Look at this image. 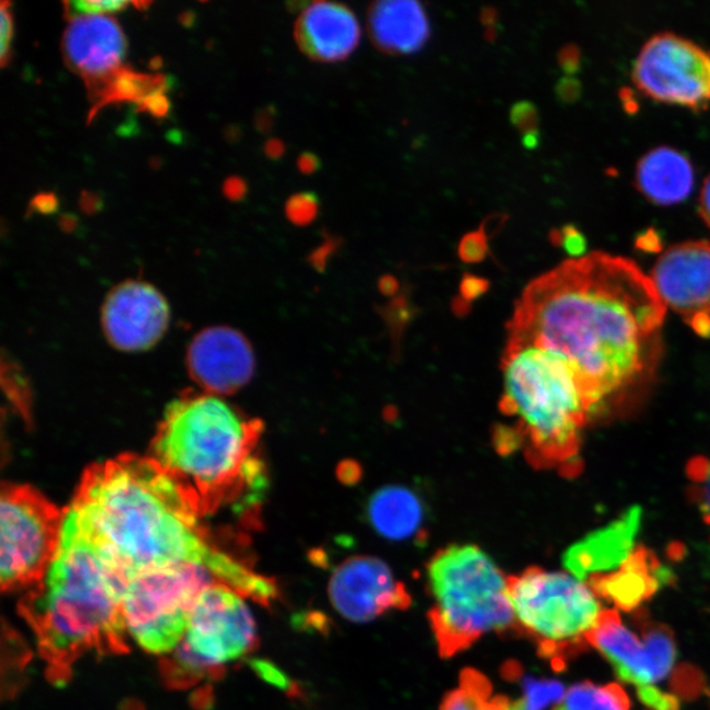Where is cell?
<instances>
[{
	"label": "cell",
	"mask_w": 710,
	"mask_h": 710,
	"mask_svg": "<svg viewBox=\"0 0 710 710\" xmlns=\"http://www.w3.org/2000/svg\"><path fill=\"white\" fill-rule=\"evenodd\" d=\"M213 582L212 573L201 564L138 573L123 597L127 632L147 653H173L186 637L198 597Z\"/></svg>",
	"instance_id": "cell-8"
},
{
	"label": "cell",
	"mask_w": 710,
	"mask_h": 710,
	"mask_svg": "<svg viewBox=\"0 0 710 710\" xmlns=\"http://www.w3.org/2000/svg\"><path fill=\"white\" fill-rule=\"evenodd\" d=\"M587 642L611 663L621 682L654 685L667 677L650 644L632 632L614 609L602 612Z\"/></svg>",
	"instance_id": "cell-17"
},
{
	"label": "cell",
	"mask_w": 710,
	"mask_h": 710,
	"mask_svg": "<svg viewBox=\"0 0 710 710\" xmlns=\"http://www.w3.org/2000/svg\"><path fill=\"white\" fill-rule=\"evenodd\" d=\"M170 320L167 301L149 283L128 280L115 287L103 306L106 339L117 349L145 350L161 339Z\"/></svg>",
	"instance_id": "cell-14"
},
{
	"label": "cell",
	"mask_w": 710,
	"mask_h": 710,
	"mask_svg": "<svg viewBox=\"0 0 710 710\" xmlns=\"http://www.w3.org/2000/svg\"><path fill=\"white\" fill-rule=\"evenodd\" d=\"M700 213L704 221L710 227V174L704 180L700 192Z\"/></svg>",
	"instance_id": "cell-45"
},
{
	"label": "cell",
	"mask_w": 710,
	"mask_h": 710,
	"mask_svg": "<svg viewBox=\"0 0 710 710\" xmlns=\"http://www.w3.org/2000/svg\"><path fill=\"white\" fill-rule=\"evenodd\" d=\"M521 688L522 697L517 701L522 710H546L550 705H559L566 695L563 685L558 680L532 676L522 677Z\"/></svg>",
	"instance_id": "cell-28"
},
{
	"label": "cell",
	"mask_w": 710,
	"mask_h": 710,
	"mask_svg": "<svg viewBox=\"0 0 710 710\" xmlns=\"http://www.w3.org/2000/svg\"><path fill=\"white\" fill-rule=\"evenodd\" d=\"M360 38L357 16L342 3H309L295 24L296 44L313 61H343L357 49Z\"/></svg>",
	"instance_id": "cell-18"
},
{
	"label": "cell",
	"mask_w": 710,
	"mask_h": 710,
	"mask_svg": "<svg viewBox=\"0 0 710 710\" xmlns=\"http://www.w3.org/2000/svg\"><path fill=\"white\" fill-rule=\"evenodd\" d=\"M59 224H61L62 229L70 232V230H74V228H76V218L73 215H65L59 221Z\"/></svg>",
	"instance_id": "cell-51"
},
{
	"label": "cell",
	"mask_w": 710,
	"mask_h": 710,
	"mask_svg": "<svg viewBox=\"0 0 710 710\" xmlns=\"http://www.w3.org/2000/svg\"><path fill=\"white\" fill-rule=\"evenodd\" d=\"M694 166L686 156L670 147L649 150L637 164L635 183L644 197L659 204H674L694 188Z\"/></svg>",
	"instance_id": "cell-22"
},
{
	"label": "cell",
	"mask_w": 710,
	"mask_h": 710,
	"mask_svg": "<svg viewBox=\"0 0 710 710\" xmlns=\"http://www.w3.org/2000/svg\"><path fill=\"white\" fill-rule=\"evenodd\" d=\"M59 207L58 198L52 192H41L36 195L29 204V212L43 213V215H52L57 212Z\"/></svg>",
	"instance_id": "cell-40"
},
{
	"label": "cell",
	"mask_w": 710,
	"mask_h": 710,
	"mask_svg": "<svg viewBox=\"0 0 710 710\" xmlns=\"http://www.w3.org/2000/svg\"><path fill=\"white\" fill-rule=\"evenodd\" d=\"M260 433L259 421L239 416L218 396L189 395L166 411L149 457L203 519L260 479L254 458Z\"/></svg>",
	"instance_id": "cell-4"
},
{
	"label": "cell",
	"mask_w": 710,
	"mask_h": 710,
	"mask_svg": "<svg viewBox=\"0 0 710 710\" xmlns=\"http://www.w3.org/2000/svg\"><path fill=\"white\" fill-rule=\"evenodd\" d=\"M123 597L96 553L64 523L46 576L20 603L53 682L64 683L71 664L90 651L126 653Z\"/></svg>",
	"instance_id": "cell-3"
},
{
	"label": "cell",
	"mask_w": 710,
	"mask_h": 710,
	"mask_svg": "<svg viewBox=\"0 0 710 710\" xmlns=\"http://www.w3.org/2000/svg\"><path fill=\"white\" fill-rule=\"evenodd\" d=\"M638 242L641 244L642 248H646V245H650L649 250H651V248L654 250V244H655V242H659V239L656 238L655 233H650V238H646V236L644 235L641 236V238L638 239Z\"/></svg>",
	"instance_id": "cell-52"
},
{
	"label": "cell",
	"mask_w": 710,
	"mask_h": 710,
	"mask_svg": "<svg viewBox=\"0 0 710 710\" xmlns=\"http://www.w3.org/2000/svg\"><path fill=\"white\" fill-rule=\"evenodd\" d=\"M484 37L485 40L490 41V43H493L497 37L496 26H490V28H485Z\"/></svg>",
	"instance_id": "cell-53"
},
{
	"label": "cell",
	"mask_w": 710,
	"mask_h": 710,
	"mask_svg": "<svg viewBox=\"0 0 710 710\" xmlns=\"http://www.w3.org/2000/svg\"><path fill=\"white\" fill-rule=\"evenodd\" d=\"M100 206H102V201L97 199V198L95 197V194L83 192L81 199V208L83 211L87 213L96 212L97 209L100 208Z\"/></svg>",
	"instance_id": "cell-48"
},
{
	"label": "cell",
	"mask_w": 710,
	"mask_h": 710,
	"mask_svg": "<svg viewBox=\"0 0 710 710\" xmlns=\"http://www.w3.org/2000/svg\"><path fill=\"white\" fill-rule=\"evenodd\" d=\"M161 671L165 682L177 688H185L200 682L203 677L220 676L221 674V668L213 667L189 649L185 639L174 650L173 655L162 662Z\"/></svg>",
	"instance_id": "cell-27"
},
{
	"label": "cell",
	"mask_w": 710,
	"mask_h": 710,
	"mask_svg": "<svg viewBox=\"0 0 710 710\" xmlns=\"http://www.w3.org/2000/svg\"><path fill=\"white\" fill-rule=\"evenodd\" d=\"M2 22H0V62L5 67L11 58V44L14 37V16L11 12V3H2Z\"/></svg>",
	"instance_id": "cell-36"
},
{
	"label": "cell",
	"mask_w": 710,
	"mask_h": 710,
	"mask_svg": "<svg viewBox=\"0 0 710 710\" xmlns=\"http://www.w3.org/2000/svg\"><path fill=\"white\" fill-rule=\"evenodd\" d=\"M65 513L26 484H5L2 514V590L36 587L57 554Z\"/></svg>",
	"instance_id": "cell-9"
},
{
	"label": "cell",
	"mask_w": 710,
	"mask_h": 710,
	"mask_svg": "<svg viewBox=\"0 0 710 710\" xmlns=\"http://www.w3.org/2000/svg\"><path fill=\"white\" fill-rule=\"evenodd\" d=\"M138 108L141 111L149 112L152 117H162L167 115L170 105H168V99L165 93H157L147 97L144 102L138 105Z\"/></svg>",
	"instance_id": "cell-41"
},
{
	"label": "cell",
	"mask_w": 710,
	"mask_h": 710,
	"mask_svg": "<svg viewBox=\"0 0 710 710\" xmlns=\"http://www.w3.org/2000/svg\"><path fill=\"white\" fill-rule=\"evenodd\" d=\"M192 378L211 395L241 389L254 372V357L247 340L229 328H209L198 334L188 350Z\"/></svg>",
	"instance_id": "cell-16"
},
{
	"label": "cell",
	"mask_w": 710,
	"mask_h": 710,
	"mask_svg": "<svg viewBox=\"0 0 710 710\" xmlns=\"http://www.w3.org/2000/svg\"><path fill=\"white\" fill-rule=\"evenodd\" d=\"M507 220L508 216L504 215V213H493V215L488 216V218H485L479 229L483 230L488 238H492V237H495L497 233L502 229V227L507 223Z\"/></svg>",
	"instance_id": "cell-43"
},
{
	"label": "cell",
	"mask_w": 710,
	"mask_h": 710,
	"mask_svg": "<svg viewBox=\"0 0 710 710\" xmlns=\"http://www.w3.org/2000/svg\"><path fill=\"white\" fill-rule=\"evenodd\" d=\"M488 287H490V283H488V280L483 279V278L466 274L464 275L463 279H462L461 294L463 296V299L472 300V299L483 295L484 292L487 291Z\"/></svg>",
	"instance_id": "cell-39"
},
{
	"label": "cell",
	"mask_w": 710,
	"mask_h": 710,
	"mask_svg": "<svg viewBox=\"0 0 710 710\" xmlns=\"http://www.w3.org/2000/svg\"><path fill=\"white\" fill-rule=\"evenodd\" d=\"M553 710H558V708H556V706H555V708H554V709H553Z\"/></svg>",
	"instance_id": "cell-55"
},
{
	"label": "cell",
	"mask_w": 710,
	"mask_h": 710,
	"mask_svg": "<svg viewBox=\"0 0 710 710\" xmlns=\"http://www.w3.org/2000/svg\"><path fill=\"white\" fill-rule=\"evenodd\" d=\"M665 304L698 336L710 337V241L691 239L665 248L650 275Z\"/></svg>",
	"instance_id": "cell-12"
},
{
	"label": "cell",
	"mask_w": 710,
	"mask_h": 710,
	"mask_svg": "<svg viewBox=\"0 0 710 710\" xmlns=\"http://www.w3.org/2000/svg\"><path fill=\"white\" fill-rule=\"evenodd\" d=\"M638 698L650 710H680L679 698L655 685L637 686Z\"/></svg>",
	"instance_id": "cell-33"
},
{
	"label": "cell",
	"mask_w": 710,
	"mask_h": 710,
	"mask_svg": "<svg viewBox=\"0 0 710 710\" xmlns=\"http://www.w3.org/2000/svg\"><path fill=\"white\" fill-rule=\"evenodd\" d=\"M633 81L653 99L698 108L710 102V52L694 41L661 32L644 43Z\"/></svg>",
	"instance_id": "cell-10"
},
{
	"label": "cell",
	"mask_w": 710,
	"mask_h": 710,
	"mask_svg": "<svg viewBox=\"0 0 710 710\" xmlns=\"http://www.w3.org/2000/svg\"><path fill=\"white\" fill-rule=\"evenodd\" d=\"M379 284H380L381 292L386 295H392L398 289V280L390 275L381 278Z\"/></svg>",
	"instance_id": "cell-50"
},
{
	"label": "cell",
	"mask_w": 710,
	"mask_h": 710,
	"mask_svg": "<svg viewBox=\"0 0 710 710\" xmlns=\"http://www.w3.org/2000/svg\"><path fill=\"white\" fill-rule=\"evenodd\" d=\"M550 239L554 244L563 245L567 248L568 253L573 254L575 257L583 256L585 239L583 238L582 233H579L576 228L566 225L563 229L553 230L550 233Z\"/></svg>",
	"instance_id": "cell-38"
},
{
	"label": "cell",
	"mask_w": 710,
	"mask_h": 710,
	"mask_svg": "<svg viewBox=\"0 0 710 710\" xmlns=\"http://www.w3.org/2000/svg\"><path fill=\"white\" fill-rule=\"evenodd\" d=\"M370 525L380 537L407 541L421 537L425 513L420 497L402 485H386L370 497Z\"/></svg>",
	"instance_id": "cell-23"
},
{
	"label": "cell",
	"mask_w": 710,
	"mask_h": 710,
	"mask_svg": "<svg viewBox=\"0 0 710 710\" xmlns=\"http://www.w3.org/2000/svg\"><path fill=\"white\" fill-rule=\"evenodd\" d=\"M185 642L204 662L221 668L257 646L256 621L241 594L213 583L195 603Z\"/></svg>",
	"instance_id": "cell-11"
},
{
	"label": "cell",
	"mask_w": 710,
	"mask_h": 710,
	"mask_svg": "<svg viewBox=\"0 0 710 710\" xmlns=\"http://www.w3.org/2000/svg\"><path fill=\"white\" fill-rule=\"evenodd\" d=\"M514 701L493 694L484 674L467 668L461 674L460 686L449 692L440 710H512Z\"/></svg>",
	"instance_id": "cell-25"
},
{
	"label": "cell",
	"mask_w": 710,
	"mask_h": 710,
	"mask_svg": "<svg viewBox=\"0 0 710 710\" xmlns=\"http://www.w3.org/2000/svg\"><path fill=\"white\" fill-rule=\"evenodd\" d=\"M512 710H522V709H521V706H520L519 701H517V700H516V701H514V703H513V708H512Z\"/></svg>",
	"instance_id": "cell-54"
},
{
	"label": "cell",
	"mask_w": 710,
	"mask_h": 710,
	"mask_svg": "<svg viewBox=\"0 0 710 710\" xmlns=\"http://www.w3.org/2000/svg\"><path fill=\"white\" fill-rule=\"evenodd\" d=\"M630 698L623 686L596 685L591 682L571 686L558 710H630Z\"/></svg>",
	"instance_id": "cell-26"
},
{
	"label": "cell",
	"mask_w": 710,
	"mask_h": 710,
	"mask_svg": "<svg viewBox=\"0 0 710 710\" xmlns=\"http://www.w3.org/2000/svg\"><path fill=\"white\" fill-rule=\"evenodd\" d=\"M321 167V161L316 154L310 152H304L299 156L298 168L300 173L310 176V174L316 173Z\"/></svg>",
	"instance_id": "cell-44"
},
{
	"label": "cell",
	"mask_w": 710,
	"mask_h": 710,
	"mask_svg": "<svg viewBox=\"0 0 710 710\" xmlns=\"http://www.w3.org/2000/svg\"><path fill=\"white\" fill-rule=\"evenodd\" d=\"M128 7V3L121 0H105V2H65L64 12L66 19L76 20L79 17L97 16V15L114 14Z\"/></svg>",
	"instance_id": "cell-31"
},
{
	"label": "cell",
	"mask_w": 710,
	"mask_h": 710,
	"mask_svg": "<svg viewBox=\"0 0 710 710\" xmlns=\"http://www.w3.org/2000/svg\"><path fill=\"white\" fill-rule=\"evenodd\" d=\"M275 112L274 108L269 106V108L262 109L259 115H257L256 124L257 128L260 132L266 133L271 129L272 124H274Z\"/></svg>",
	"instance_id": "cell-46"
},
{
	"label": "cell",
	"mask_w": 710,
	"mask_h": 710,
	"mask_svg": "<svg viewBox=\"0 0 710 710\" xmlns=\"http://www.w3.org/2000/svg\"><path fill=\"white\" fill-rule=\"evenodd\" d=\"M167 83L168 79L164 76H149L123 67L102 85L88 91L94 105L90 118L94 117L102 106L112 103L133 102L138 106L150 95L165 93L167 90Z\"/></svg>",
	"instance_id": "cell-24"
},
{
	"label": "cell",
	"mask_w": 710,
	"mask_h": 710,
	"mask_svg": "<svg viewBox=\"0 0 710 710\" xmlns=\"http://www.w3.org/2000/svg\"><path fill=\"white\" fill-rule=\"evenodd\" d=\"M667 307L650 275L625 257L592 251L532 279L508 325V345L554 351L596 402L641 389L662 355Z\"/></svg>",
	"instance_id": "cell-1"
},
{
	"label": "cell",
	"mask_w": 710,
	"mask_h": 710,
	"mask_svg": "<svg viewBox=\"0 0 710 710\" xmlns=\"http://www.w3.org/2000/svg\"><path fill=\"white\" fill-rule=\"evenodd\" d=\"M200 521L152 458L123 454L86 470L64 523L127 591L135 576L154 568L208 567L218 549Z\"/></svg>",
	"instance_id": "cell-2"
},
{
	"label": "cell",
	"mask_w": 710,
	"mask_h": 710,
	"mask_svg": "<svg viewBox=\"0 0 710 710\" xmlns=\"http://www.w3.org/2000/svg\"><path fill=\"white\" fill-rule=\"evenodd\" d=\"M508 594L517 634L531 639L556 670L582 649L603 612L587 584L541 567L508 576Z\"/></svg>",
	"instance_id": "cell-7"
},
{
	"label": "cell",
	"mask_w": 710,
	"mask_h": 710,
	"mask_svg": "<svg viewBox=\"0 0 710 710\" xmlns=\"http://www.w3.org/2000/svg\"><path fill=\"white\" fill-rule=\"evenodd\" d=\"M370 37L386 55H412L431 37V23L424 5L405 0H383L367 11Z\"/></svg>",
	"instance_id": "cell-20"
},
{
	"label": "cell",
	"mask_w": 710,
	"mask_h": 710,
	"mask_svg": "<svg viewBox=\"0 0 710 710\" xmlns=\"http://www.w3.org/2000/svg\"><path fill=\"white\" fill-rule=\"evenodd\" d=\"M502 413L529 463L573 478L583 469V436L599 413L573 367L561 355L532 345H508L502 358Z\"/></svg>",
	"instance_id": "cell-5"
},
{
	"label": "cell",
	"mask_w": 710,
	"mask_h": 710,
	"mask_svg": "<svg viewBox=\"0 0 710 710\" xmlns=\"http://www.w3.org/2000/svg\"><path fill=\"white\" fill-rule=\"evenodd\" d=\"M251 663H253L254 670L263 677V680L278 686V688L283 689L287 694L300 696L299 686L282 670H279L277 665L268 661H262V659H257V661Z\"/></svg>",
	"instance_id": "cell-34"
},
{
	"label": "cell",
	"mask_w": 710,
	"mask_h": 710,
	"mask_svg": "<svg viewBox=\"0 0 710 710\" xmlns=\"http://www.w3.org/2000/svg\"><path fill=\"white\" fill-rule=\"evenodd\" d=\"M488 237L482 229L469 232L462 237L458 245V256L466 263H479L487 259L490 253Z\"/></svg>",
	"instance_id": "cell-32"
},
{
	"label": "cell",
	"mask_w": 710,
	"mask_h": 710,
	"mask_svg": "<svg viewBox=\"0 0 710 710\" xmlns=\"http://www.w3.org/2000/svg\"><path fill=\"white\" fill-rule=\"evenodd\" d=\"M637 528L638 514H627L625 519L570 547L563 556L564 567L580 582L617 570L634 552L633 541Z\"/></svg>",
	"instance_id": "cell-21"
},
{
	"label": "cell",
	"mask_w": 710,
	"mask_h": 710,
	"mask_svg": "<svg viewBox=\"0 0 710 710\" xmlns=\"http://www.w3.org/2000/svg\"><path fill=\"white\" fill-rule=\"evenodd\" d=\"M342 239L340 237L324 233V239L319 248H316L308 257V262L319 271H324L328 262L334 253L341 247Z\"/></svg>",
	"instance_id": "cell-37"
},
{
	"label": "cell",
	"mask_w": 710,
	"mask_h": 710,
	"mask_svg": "<svg viewBox=\"0 0 710 710\" xmlns=\"http://www.w3.org/2000/svg\"><path fill=\"white\" fill-rule=\"evenodd\" d=\"M428 618L438 653L449 659L490 633H516L508 576L472 543L450 544L426 564Z\"/></svg>",
	"instance_id": "cell-6"
},
{
	"label": "cell",
	"mask_w": 710,
	"mask_h": 710,
	"mask_svg": "<svg viewBox=\"0 0 710 710\" xmlns=\"http://www.w3.org/2000/svg\"><path fill=\"white\" fill-rule=\"evenodd\" d=\"M65 64L91 91L123 69L127 38L108 15L71 20L62 38Z\"/></svg>",
	"instance_id": "cell-15"
},
{
	"label": "cell",
	"mask_w": 710,
	"mask_h": 710,
	"mask_svg": "<svg viewBox=\"0 0 710 710\" xmlns=\"http://www.w3.org/2000/svg\"><path fill=\"white\" fill-rule=\"evenodd\" d=\"M688 476L694 484V495L704 519L710 523V460L696 458L688 464Z\"/></svg>",
	"instance_id": "cell-29"
},
{
	"label": "cell",
	"mask_w": 710,
	"mask_h": 710,
	"mask_svg": "<svg viewBox=\"0 0 710 710\" xmlns=\"http://www.w3.org/2000/svg\"><path fill=\"white\" fill-rule=\"evenodd\" d=\"M331 605L351 623H370L390 611H407L412 597L389 564L374 556H351L328 584Z\"/></svg>",
	"instance_id": "cell-13"
},
{
	"label": "cell",
	"mask_w": 710,
	"mask_h": 710,
	"mask_svg": "<svg viewBox=\"0 0 710 710\" xmlns=\"http://www.w3.org/2000/svg\"><path fill=\"white\" fill-rule=\"evenodd\" d=\"M673 579V573L662 566L651 550L638 546L623 566L592 575L587 585L596 597L614 604L618 611L634 612Z\"/></svg>",
	"instance_id": "cell-19"
},
{
	"label": "cell",
	"mask_w": 710,
	"mask_h": 710,
	"mask_svg": "<svg viewBox=\"0 0 710 710\" xmlns=\"http://www.w3.org/2000/svg\"><path fill=\"white\" fill-rule=\"evenodd\" d=\"M284 152H286V147L279 138H270L265 145V153L269 158L279 159L282 158Z\"/></svg>",
	"instance_id": "cell-47"
},
{
	"label": "cell",
	"mask_w": 710,
	"mask_h": 710,
	"mask_svg": "<svg viewBox=\"0 0 710 710\" xmlns=\"http://www.w3.org/2000/svg\"><path fill=\"white\" fill-rule=\"evenodd\" d=\"M223 192L229 200L238 201L244 199L248 192V186L241 178H228L224 182Z\"/></svg>",
	"instance_id": "cell-42"
},
{
	"label": "cell",
	"mask_w": 710,
	"mask_h": 710,
	"mask_svg": "<svg viewBox=\"0 0 710 710\" xmlns=\"http://www.w3.org/2000/svg\"><path fill=\"white\" fill-rule=\"evenodd\" d=\"M497 19H499V12H497L495 7H484L481 11V22L485 28L495 26Z\"/></svg>",
	"instance_id": "cell-49"
},
{
	"label": "cell",
	"mask_w": 710,
	"mask_h": 710,
	"mask_svg": "<svg viewBox=\"0 0 710 710\" xmlns=\"http://www.w3.org/2000/svg\"><path fill=\"white\" fill-rule=\"evenodd\" d=\"M511 121L523 133V136L537 133V108L529 102L516 103L511 109Z\"/></svg>",
	"instance_id": "cell-35"
},
{
	"label": "cell",
	"mask_w": 710,
	"mask_h": 710,
	"mask_svg": "<svg viewBox=\"0 0 710 710\" xmlns=\"http://www.w3.org/2000/svg\"><path fill=\"white\" fill-rule=\"evenodd\" d=\"M284 211H286L287 218L298 227L312 224L318 218L320 211L318 195L313 194V192H299V194L292 195L287 200Z\"/></svg>",
	"instance_id": "cell-30"
}]
</instances>
